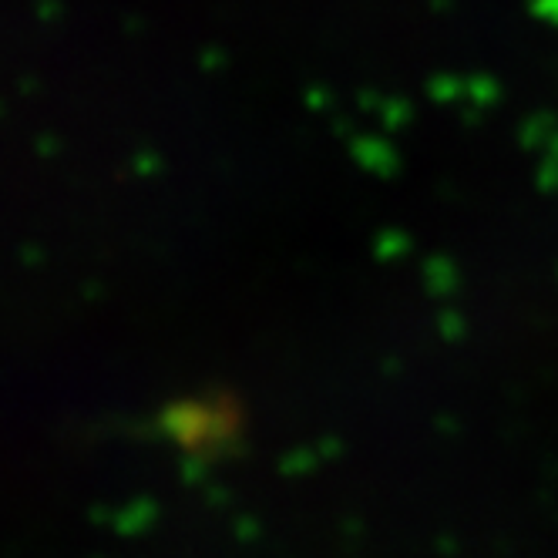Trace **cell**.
Masks as SVG:
<instances>
[{
    "mask_svg": "<svg viewBox=\"0 0 558 558\" xmlns=\"http://www.w3.org/2000/svg\"><path fill=\"white\" fill-rule=\"evenodd\" d=\"M168 427H172V434L185 451H202V447H212V444L219 447L226 441V434H229V421L222 417L219 404L212 407V404H202V400L182 404L168 417Z\"/></svg>",
    "mask_w": 558,
    "mask_h": 558,
    "instance_id": "cell-1",
    "label": "cell"
}]
</instances>
